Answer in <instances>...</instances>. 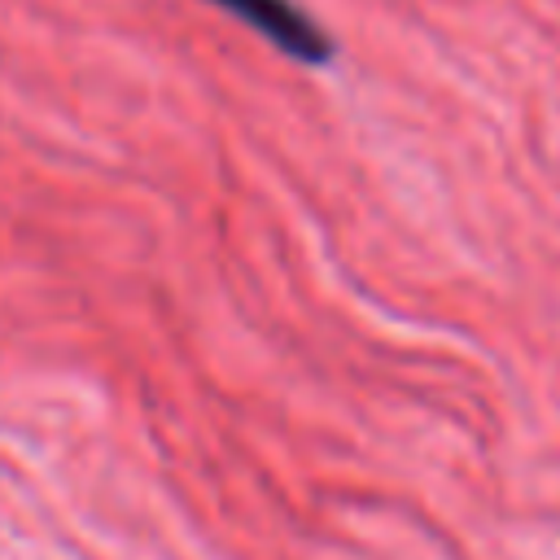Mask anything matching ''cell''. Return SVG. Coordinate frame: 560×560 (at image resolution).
<instances>
[{
    "mask_svg": "<svg viewBox=\"0 0 560 560\" xmlns=\"http://www.w3.org/2000/svg\"><path fill=\"white\" fill-rule=\"evenodd\" d=\"M214 4L232 9L241 22L262 31L271 44H280L298 61H328V52H332L328 35L302 9H293L289 0H214Z\"/></svg>",
    "mask_w": 560,
    "mask_h": 560,
    "instance_id": "cell-1",
    "label": "cell"
}]
</instances>
